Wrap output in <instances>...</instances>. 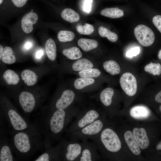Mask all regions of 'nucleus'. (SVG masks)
Instances as JSON below:
<instances>
[{"mask_svg":"<svg viewBox=\"0 0 161 161\" xmlns=\"http://www.w3.org/2000/svg\"><path fill=\"white\" fill-rule=\"evenodd\" d=\"M78 44L83 51L86 52L96 49L98 46V43L96 40L85 38L79 39Z\"/></svg>","mask_w":161,"mask_h":161,"instance_id":"obj_24","label":"nucleus"},{"mask_svg":"<svg viewBox=\"0 0 161 161\" xmlns=\"http://www.w3.org/2000/svg\"><path fill=\"white\" fill-rule=\"evenodd\" d=\"M150 114V111L148 108L143 106H134L130 111V116L136 119L146 118L149 117Z\"/></svg>","mask_w":161,"mask_h":161,"instance_id":"obj_22","label":"nucleus"},{"mask_svg":"<svg viewBox=\"0 0 161 161\" xmlns=\"http://www.w3.org/2000/svg\"><path fill=\"white\" fill-rule=\"evenodd\" d=\"M135 36L139 43L144 47L152 45L155 40L154 34L149 27L143 24L137 26L134 29Z\"/></svg>","mask_w":161,"mask_h":161,"instance_id":"obj_12","label":"nucleus"},{"mask_svg":"<svg viewBox=\"0 0 161 161\" xmlns=\"http://www.w3.org/2000/svg\"><path fill=\"white\" fill-rule=\"evenodd\" d=\"M120 86L128 95L132 96L136 93L137 83L135 76L131 73L126 72L123 73L119 80Z\"/></svg>","mask_w":161,"mask_h":161,"instance_id":"obj_15","label":"nucleus"},{"mask_svg":"<svg viewBox=\"0 0 161 161\" xmlns=\"http://www.w3.org/2000/svg\"><path fill=\"white\" fill-rule=\"evenodd\" d=\"M103 69L106 72L112 75L119 74L121 72L120 67L118 63L113 60L104 61L101 64Z\"/></svg>","mask_w":161,"mask_h":161,"instance_id":"obj_23","label":"nucleus"},{"mask_svg":"<svg viewBox=\"0 0 161 161\" xmlns=\"http://www.w3.org/2000/svg\"><path fill=\"white\" fill-rule=\"evenodd\" d=\"M72 74L76 75L77 77L93 78L102 80L103 77L102 71L99 68L97 67L88 69Z\"/></svg>","mask_w":161,"mask_h":161,"instance_id":"obj_20","label":"nucleus"},{"mask_svg":"<svg viewBox=\"0 0 161 161\" xmlns=\"http://www.w3.org/2000/svg\"><path fill=\"white\" fill-rule=\"evenodd\" d=\"M10 142L4 131L0 128V161H14L17 159L14 155Z\"/></svg>","mask_w":161,"mask_h":161,"instance_id":"obj_14","label":"nucleus"},{"mask_svg":"<svg viewBox=\"0 0 161 161\" xmlns=\"http://www.w3.org/2000/svg\"><path fill=\"white\" fill-rule=\"evenodd\" d=\"M98 151L104 153H115L121 147L120 138L116 132L109 127L104 128L98 135L92 138Z\"/></svg>","mask_w":161,"mask_h":161,"instance_id":"obj_5","label":"nucleus"},{"mask_svg":"<svg viewBox=\"0 0 161 161\" xmlns=\"http://www.w3.org/2000/svg\"><path fill=\"white\" fill-rule=\"evenodd\" d=\"M32 46V44L31 42L28 41L26 42L24 45V47L26 49H30Z\"/></svg>","mask_w":161,"mask_h":161,"instance_id":"obj_41","label":"nucleus"},{"mask_svg":"<svg viewBox=\"0 0 161 161\" xmlns=\"http://www.w3.org/2000/svg\"><path fill=\"white\" fill-rule=\"evenodd\" d=\"M34 161H62L61 142L59 141V143L54 147L51 146L46 148L44 152Z\"/></svg>","mask_w":161,"mask_h":161,"instance_id":"obj_16","label":"nucleus"},{"mask_svg":"<svg viewBox=\"0 0 161 161\" xmlns=\"http://www.w3.org/2000/svg\"><path fill=\"white\" fill-rule=\"evenodd\" d=\"M140 49L138 47L133 48L128 51L126 53V55L128 58L135 56L140 52Z\"/></svg>","mask_w":161,"mask_h":161,"instance_id":"obj_36","label":"nucleus"},{"mask_svg":"<svg viewBox=\"0 0 161 161\" xmlns=\"http://www.w3.org/2000/svg\"><path fill=\"white\" fill-rule=\"evenodd\" d=\"M75 37V34L73 32L67 30H61L59 32L57 35L59 41L62 42L71 41Z\"/></svg>","mask_w":161,"mask_h":161,"instance_id":"obj_34","label":"nucleus"},{"mask_svg":"<svg viewBox=\"0 0 161 161\" xmlns=\"http://www.w3.org/2000/svg\"><path fill=\"white\" fill-rule=\"evenodd\" d=\"M100 63L97 61L86 58H81L77 60H70L64 63L62 69L65 72L72 74L93 67L99 68Z\"/></svg>","mask_w":161,"mask_h":161,"instance_id":"obj_11","label":"nucleus"},{"mask_svg":"<svg viewBox=\"0 0 161 161\" xmlns=\"http://www.w3.org/2000/svg\"><path fill=\"white\" fill-rule=\"evenodd\" d=\"M103 116L92 123L77 131L66 134L70 139L82 141L91 139L100 133L104 128L105 119Z\"/></svg>","mask_w":161,"mask_h":161,"instance_id":"obj_7","label":"nucleus"},{"mask_svg":"<svg viewBox=\"0 0 161 161\" xmlns=\"http://www.w3.org/2000/svg\"><path fill=\"white\" fill-rule=\"evenodd\" d=\"M76 29L78 32L83 35H89L92 33L94 30L93 26L88 23H85L83 25H77Z\"/></svg>","mask_w":161,"mask_h":161,"instance_id":"obj_35","label":"nucleus"},{"mask_svg":"<svg viewBox=\"0 0 161 161\" xmlns=\"http://www.w3.org/2000/svg\"><path fill=\"white\" fill-rule=\"evenodd\" d=\"M145 72L154 75L159 76L161 74V65L159 63L151 62L144 68Z\"/></svg>","mask_w":161,"mask_h":161,"instance_id":"obj_33","label":"nucleus"},{"mask_svg":"<svg viewBox=\"0 0 161 161\" xmlns=\"http://www.w3.org/2000/svg\"><path fill=\"white\" fill-rule=\"evenodd\" d=\"M61 15L64 20L70 23L77 22L80 18L79 14L70 8L64 9L61 12Z\"/></svg>","mask_w":161,"mask_h":161,"instance_id":"obj_30","label":"nucleus"},{"mask_svg":"<svg viewBox=\"0 0 161 161\" xmlns=\"http://www.w3.org/2000/svg\"><path fill=\"white\" fill-rule=\"evenodd\" d=\"M69 139H62L60 140L61 144L62 161H78L82 149V142Z\"/></svg>","mask_w":161,"mask_h":161,"instance_id":"obj_9","label":"nucleus"},{"mask_svg":"<svg viewBox=\"0 0 161 161\" xmlns=\"http://www.w3.org/2000/svg\"><path fill=\"white\" fill-rule=\"evenodd\" d=\"M101 82L100 80L93 78L77 77L71 80L69 86L75 91L82 94L97 90Z\"/></svg>","mask_w":161,"mask_h":161,"instance_id":"obj_10","label":"nucleus"},{"mask_svg":"<svg viewBox=\"0 0 161 161\" xmlns=\"http://www.w3.org/2000/svg\"><path fill=\"white\" fill-rule=\"evenodd\" d=\"M152 22L154 26L161 33V16H154L153 18Z\"/></svg>","mask_w":161,"mask_h":161,"instance_id":"obj_38","label":"nucleus"},{"mask_svg":"<svg viewBox=\"0 0 161 161\" xmlns=\"http://www.w3.org/2000/svg\"><path fill=\"white\" fill-rule=\"evenodd\" d=\"M4 48L1 44L0 45V59L1 60L2 55L3 52Z\"/></svg>","mask_w":161,"mask_h":161,"instance_id":"obj_43","label":"nucleus"},{"mask_svg":"<svg viewBox=\"0 0 161 161\" xmlns=\"http://www.w3.org/2000/svg\"><path fill=\"white\" fill-rule=\"evenodd\" d=\"M156 148L158 150H161V141L156 146Z\"/></svg>","mask_w":161,"mask_h":161,"instance_id":"obj_44","label":"nucleus"},{"mask_svg":"<svg viewBox=\"0 0 161 161\" xmlns=\"http://www.w3.org/2000/svg\"><path fill=\"white\" fill-rule=\"evenodd\" d=\"M81 108L76 105L65 109L46 112L43 114L40 124H34L44 137L45 149L51 147L52 142L61 140L62 134Z\"/></svg>","mask_w":161,"mask_h":161,"instance_id":"obj_1","label":"nucleus"},{"mask_svg":"<svg viewBox=\"0 0 161 161\" xmlns=\"http://www.w3.org/2000/svg\"><path fill=\"white\" fill-rule=\"evenodd\" d=\"M44 98V94L24 91L17 95L16 100L24 114L28 116L40 105Z\"/></svg>","mask_w":161,"mask_h":161,"instance_id":"obj_8","label":"nucleus"},{"mask_svg":"<svg viewBox=\"0 0 161 161\" xmlns=\"http://www.w3.org/2000/svg\"><path fill=\"white\" fill-rule=\"evenodd\" d=\"M3 1V0H0V4H1Z\"/></svg>","mask_w":161,"mask_h":161,"instance_id":"obj_46","label":"nucleus"},{"mask_svg":"<svg viewBox=\"0 0 161 161\" xmlns=\"http://www.w3.org/2000/svg\"><path fill=\"white\" fill-rule=\"evenodd\" d=\"M10 143L17 160H27L38 151L44 148L41 135L25 131L10 130Z\"/></svg>","mask_w":161,"mask_h":161,"instance_id":"obj_2","label":"nucleus"},{"mask_svg":"<svg viewBox=\"0 0 161 161\" xmlns=\"http://www.w3.org/2000/svg\"><path fill=\"white\" fill-rule=\"evenodd\" d=\"M62 54L70 60L78 59L82 57L83 54L80 49L74 46L64 49Z\"/></svg>","mask_w":161,"mask_h":161,"instance_id":"obj_27","label":"nucleus"},{"mask_svg":"<svg viewBox=\"0 0 161 161\" xmlns=\"http://www.w3.org/2000/svg\"><path fill=\"white\" fill-rule=\"evenodd\" d=\"M21 77L24 83L29 86L34 85L38 80L36 74L33 71L29 69H25L22 71Z\"/></svg>","mask_w":161,"mask_h":161,"instance_id":"obj_25","label":"nucleus"},{"mask_svg":"<svg viewBox=\"0 0 161 161\" xmlns=\"http://www.w3.org/2000/svg\"><path fill=\"white\" fill-rule=\"evenodd\" d=\"M93 0H84L82 6L83 11L86 13H89L91 10Z\"/></svg>","mask_w":161,"mask_h":161,"instance_id":"obj_37","label":"nucleus"},{"mask_svg":"<svg viewBox=\"0 0 161 161\" xmlns=\"http://www.w3.org/2000/svg\"><path fill=\"white\" fill-rule=\"evenodd\" d=\"M159 109H160V111L161 112V105L160 106Z\"/></svg>","mask_w":161,"mask_h":161,"instance_id":"obj_47","label":"nucleus"},{"mask_svg":"<svg viewBox=\"0 0 161 161\" xmlns=\"http://www.w3.org/2000/svg\"><path fill=\"white\" fill-rule=\"evenodd\" d=\"M43 55V52L41 50H40L38 51L36 53V56L37 58H41L42 55Z\"/></svg>","mask_w":161,"mask_h":161,"instance_id":"obj_42","label":"nucleus"},{"mask_svg":"<svg viewBox=\"0 0 161 161\" xmlns=\"http://www.w3.org/2000/svg\"><path fill=\"white\" fill-rule=\"evenodd\" d=\"M38 19V16L35 13L31 12L26 14L21 21L23 30L26 33L31 32L33 30V25L37 23Z\"/></svg>","mask_w":161,"mask_h":161,"instance_id":"obj_18","label":"nucleus"},{"mask_svg":"<svg viewBox=\"0 0 161 161\" xmlns=\"http://www.w3.org/2000/svg\"><path fill=\"white\" fill-rule=\"evenodd\" d=\"M114 92L113 88L107 87L97 93L95 97L102 105L106 107H109L112 105Z\"/></svg>","mask_w":161,"mask_h":161,"instance_id":"obj_17","label":"nucleus"},{"mask_svg":"<svg viewBox=\"0 0 161 161\" xmlns=\"http://www.w3.org/2000/svg\"><path fill=\"white\" fill-rule=\"evenodd\" d=\"M1 60L3 63L7 64H13L16 62V57L10 47L7 46L4 48Z\"/></svg>","mask_w":161,"mask_h":161,"instance_id":"obj_29","label":"nucleus"},{"mask_svg":"<svg viewBox=\"0 0 161 161\" xmlns=\"http://www.w3.org/2000/svg\"><path fill=\"white\" fill-rule=\"evenodd\" d=\"M133 134L140 148L145 149L148 148L149 141L144 128H135L133 130Z\"/></svg>","mask_w":161,"mask_h":161,"instance_id":"obj_19","label":"nucleus"},{"mask_svg":"<svg viewBox=\"0 0 161 161\" xmlns=\"http://www.w3.org/2000/svg\"><path fill=\"white\" fill-rule=\"evenodd\" d=\"M82 149L78 161H95L100 160L98 150L95 143L88 140L82 141Z\"/></svg>","mask_w":161,"mask_h":161,"instance_id":"obj_13","label":"nucleus"},{"mask_svg":"<svg viewBox=\"0 0 161 161\" xmlns=\"http://www.w3.org/2000/svg\"><path fill=\"white\" fill-rule=\"evenodd\" d=\"M46 52L48 59L51 61H55L57 57V48L54 41L51 38L46 41L45 45Z\"/></svg>","mask_w":161,"mask_h":161,"instance_id":"obj_26","label":"nucleus"},{"mask_svg":"<svg viewBox=\"0 0 161 161\" xmlns=\"http://www.w3.org/2000/svg\"><path fill=\"white\" fill-rule=\"evenodd\" d=\"M126 142L131 152L135 155L140 154L141 151L133 133L130 131H126L124 134Z\"/></svg>","mask_w":161,"mask_h":161,"instance_id":"obj_21","label":"nucleus"},{"mask_svg":"<svg viewBox=\"0 0 161 161\" xmlns=\"http://www.w3.org/2000/svg\"><path fill=\"white\" fill-rule=\"evenodd\" d=\"M155 100L157 102L161 103V91L156 95Z\"/></svg>","mask_w":161,"mask_h":161,"instance_id":"obj_40","label":"nucleus"},{"mask_svg":"<svg viewBox=\"0 0 161 161\" xmlns=\"http://www.w3.org/2000/svg\"><path fill=\"white\" fill-rule=\"evenodd\" d=\"M101 15L111 18H118L124 15L123 11L117 7L106 8L100 12Z\"/></svg>","mask_w":161,"mask_h":161,"instance_id":"obj_31","label":"nucleus"},{"mask_svg":"<svg viewBox=\"0 0 161 161\" xmlns=\"http://www.w3.org/2000/svg\"><path fill=\"white\" fill-rule=\"evenodd\" d=\"M3 78L6 83L9 85H16L20 81L18 75L13 70L8 69L6 70L3 75Z\"/></svg>","mask_w":161,"mask_h":161,"instance_id":"obj_28","label":"nucleus"},{"mask_svg":"<svg viewBox=\"0 0 161 161\" xmlns=\"http://www.w3.org/2000/svg\"><path fill=\"white\" fill-rule=\"evenodd\" d=\"M102 116L100 110L90 106L80 108L74 121L66 130V134L79 130L90 124Z\"/></svg>","mask_w":161,"mask_h":161,"instance_id":"obj_6","label":"nucleus"},{"mask_svg":"<svg viewBox=\"0 0 161 161\" xmlns=\"http://www.w3.org/2000/svg\"><path fill=\"white\" fill-rule=\"evenodd\" d=\"M99 35L102 37H106L110 41L112 42L116 41L118 38L116 34L113 32L106 27L101 26L98 28Z\"/></svg>","mask_w":161,"mask_h":161,"instance_id":"obj_32","label":"nucleus"},{"mask_svg":"<svg viewBox=\"0 0 161 161\" xmlns=\"http://www.w3.org/2000/svg\"><path fill=\"white\" fill-rule=\"evenodd\" d=\"M158 57L159 59L161 60V49H160L158 52Z\"/></svg>","mask_w":161,"mask_h":161,"instance_id":"obj_45","label":"nucleus"},{"mask_svg":"<svg viewBox=\"0 0 161 161\" xmlns=\"http://www.w3.org/2000/svg\"><path fill=\"white\" fill-rule=\"evenodd\" d=\"M84 99L82 94L69 87L60 89L54 96L46 112L65 109L81 104Z\"/></svg>","mask_w":161,"mask_h":161,"instance_id":"obj_4","label":"nucleus"},{"mask_svg":"<svg viewBox=\"0 0 161 161\" xmlns=\"http://www.w3.org/2000/svg\"><path fill=\"white\" fill-rule=\"evenodd\" d=\"M13 3L16 7H21L26 3L27 0H11Z\"/></svg>","mask_w":161,"mask_h":161,"instance_id":"obj_39","label":"nucleus"},{"mask_svg":"<svg viewBox=\"0 0 161 161\" xmlns=\"http://www.w3.org/2000/svg\"><path fill=\"white\" fill-rule=\"evenodd\" d=\"M0 106V116L7 122L11 130L25 131L41 135L34 124L21 116L6 97H1Z\"/></svg>","mask_w":161,"mask_h":161,"instance_id":"obj_3","label":"nucleus"}]
</instances>
